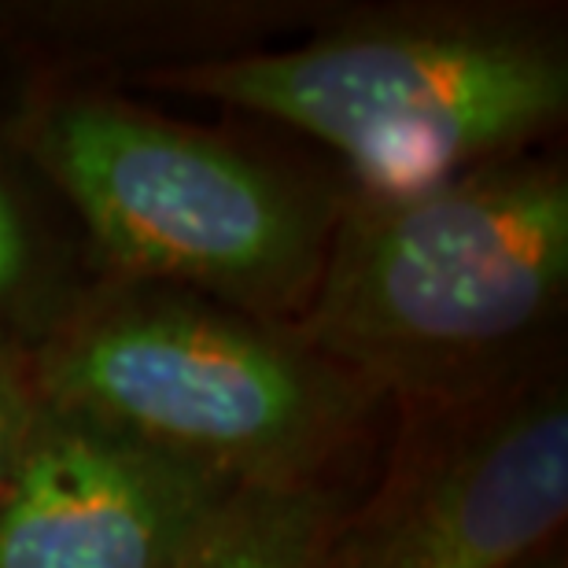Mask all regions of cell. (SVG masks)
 I'll return each mask as SVG.
<instances>
[{"instance_id": "1", "label": "cell", "mask_w": 568, "mask_h": 568, "mask_svg": "<svg viewBox=\"0 0 568 568\" xmlns=\"http://www.w3.org/2000/svg\"><path fill=\"white\" fill-rule=\"evenodd\" d=\"M568 295V170L525 152L403 196L336 203L288 333L347 377L432 414L531 373Z\"/></svg>"}, {"instance_id": "2", "label": "cell", "mask_w": 568, "mask_h": 568, "mask_svg": "<svg viewBox=\"0 0 568 568\" xmlns=\"http://www.w3.org/2000/svg\"><path fill=\"white\" fill-rule=\"evenodd\" d=\"M141 82L300 130L362 196H403L531 152L568 111V52L520 16L403 11L292 49L192 55Z\"/></svg>"}, {"instance_id": "3", "label": "cell", "mask_w": 568, "mask_h": 568, "mask_svg": "<svg viewBox=\"0 0 568 568\" xmlns=\"http://www.w3.org/2000/svg\"><path fill=\"white\" fill-rule=\"evenodd\" d=\"M27 358L38 399L236 487H325L381 403L288 325L138 281L74 295Z\"/></svg>"}, {"instance_id": "4", "label": "cell", "mask_w": 568, "mask_h": 568, "mask_svg": "<svg viewBox=\"0 0 568 568\" xmlns=\"http://www.w3.org/2000/svg\"><path fill=\"white\" fill-rule=\"evenodd\" d=\"M115 281L163 284L274 325L303 314L336 207L207 130L130 100L67 93L11 119Z\"/></svg>"}, {"instance_id": "5", "label": "cell", "mask_w": 568, "mask_h": 568, "mask_svg": "<svg viewBox=\"0 0 568 568\" xmlns=\"http://www.w3.org/2000/svg\"><path fill=\"white\" fill-rule=\"evenodd\" d=\"M568 514V392L531 369L484 399L410 414L388 473L339 509L317 568H517Z\"/></svg>"}, {"instance_id": "6", "label": "cell", "mask_w": 568, "mask_h": 568, "mask_svg": "<svg viewBox=\"0 0 568 568\" xmlns=\"http://www.w3.org/2000/svg\"><path fill=\"white\" fill-rule=\"evenodd\" d=\"M236 491L38 399L0 487V568H181Z\"/></svg>"}, {"instance_id": "7", "label": "cell", "mask_w": 568, "mask_h": 568, "mask_svg": "<svg viewBox=\"0 0 568 568\" xmlns=\"http://www.w3.org/2000/svg\"><path fill=\"white\" fill-rule=\"evenodd\" d=\"M336 514L328 487H241L181 568H317Z\"/></svg>"}, {"instance_id": "8", "label": "cell", "mask_w": 568, "mask_h": 568, "mask_svg": "<svg viewBox=\"0 0 568 568\" xmlns=\"http://www.w3.org/2000/svg\"><path fill=\"white\" fill-rule=\"evenodd\" d=\"M33 406H38V392H33L27 347L16 344L0 325V487H4L19 443L27 436Z\"/></svg>"}, {"instance_id": "9", "label": "cell", "mask_w": 568, "mask_h": 568, "mask_svg": "<svg viewBox=\"0 0 568 568\" xmlns=\"http://www.w3.org/2000/svg\"><path fill=\"white\" fill-rule=\"evenodd\" d=\"M38 277V247L11 189L0 181V317L22 303Z\"/></svg>"}, {"instance_id": "10", "label": "cell", "mask_w": 568, "mask_h": 568, "mask_svg": "<svg viewBox=\"0 0 568 568\" xmlns=\"http://www.w3.org/2000/svg\"><path fill=\"white\" fill-rule=\"evenodd\" d=\"M517 568H565V550L561 547H542L539 554H531L528 561H520Z\"/></svg>"}]
</instances>
